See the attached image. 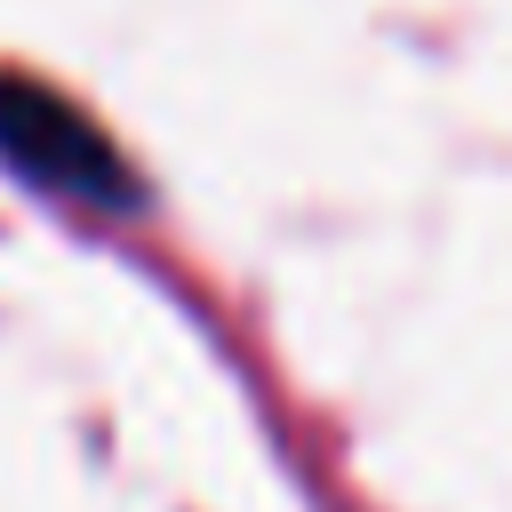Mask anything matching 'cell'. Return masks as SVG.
<instances>
[{"label": "cell", "mask_w": 512, "mask_h": 512, "mask_svg": "<svg viewBox=\"0 0 512 512\" xmlns=\"http://www.w3.org/2000/svg\"><path fill=\"white\" fill-rule=\"evenodd\" d=\"M0 168L48 200L88 208V216H136L144 208V176L128 168V152L64 88H48L16 64H0Z\"/></svg>", "instance_id": "cell-1"}]
</instances>
